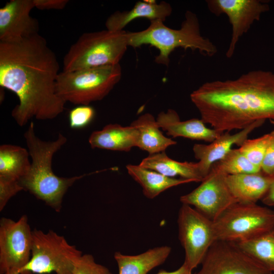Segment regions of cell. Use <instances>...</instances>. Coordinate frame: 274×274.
I'll use <instances>...</instances> for the list:
<instances>
[{"label":"cell","instance_id":"cell-20","mask_svg":"<svg viewBox=\"0 0 274 274\" xmlns=\"http://www.w3.org/2000/svg\"><path fill=\"white\" fill-rule=\"evenodd\" d=\"M172 249L167 246L156 247L134 255L116 252L114 259L119 274H147L163 264L169 256Z\"/></svg>","mask_w":274,"mask_h":274},{"label":"cell","instance_id":"cell-12","mask_svg":"<svg viewBox=\"0 0 274 274\" xmlns=\"http://www.w3.org/2000/svg\"><path fill=\"white\" fill-rule=\"evenodd\" d=\"M195 274H273L233 242L217 240Z\"/></svg>","mask_w":274,"mask_h":274},{"label":"cell","instance_id":"cell-23","mask_svg":"<svg viewBox=\"0 0 274 274\" xmlns=\"http://www.w3.org/2000/svg\"><path fill=\"white\" fill-rule=\"evenodd\" d=\"M128 174L142 187L144 195L153 199L166 190L181 184L195 182L193 180L171 178L139 165L128 164Z\"/></svg>","mask_w":274,"mask_h":274},{"label":"cell","instance_id":"cell-17","mask_svg":"<svg viewBox=\"0 0 274 274\" xmlns=\"http://www.w3.org/2000/svg\"><path fill=\"white\" fill-rule=\"evenodd\" d=\"M274 177L262 171L251 174L226 175L227 185L237 202L256 203L264 196Z\"/></svg>","mask_w":274,"mask_h":274},{"label":"cell","instance_id":"cell-11","mask_svg":"<svg viewBox=\"0 0 274 274\" xmlns=\"http://www.w3.org/2000/svg\"><path fill=\"white\" fill-rule=\"evenodd\" d=\"M226 175L212 166L208 175L197 188L181 196V202L194 207L214 221L237 202L227 185Z\"/></svg>","mask_w":274,"mask_h":274},{"label":"cell","instance_id":"cell-25","mask_svg":"<svg viewBox=\"0 0 274 274\" xmlns=\"http://www.w3.org/2000/svg\"><path fill=\"white\" fill-rule=\"evenodd\" d=\"M235 243L266 269L274 272V227L250 239Z\"/></svg>","mask_w":274,"mask_h":274},{"label":"cell","instance_id":"cell-24","mask_svg":"<svg viewBox=\"0 0 274 274\" xmlns=\"http://www.w3.org/2000/svg\"><path fill=\"white\" fill-rule=\"evenodd\" d=\"M29 152L20 146L4 144L0 146V180L20 182L28 172L31 162Z\"/></svg>","mask_w":274,"mask_h":274},{"label":"cell","instance_id":"cell-19","mask_svg":"<svg viewBox=\"0 0 274 274\" xmlns=\"http://www.w3.org/2000/svg\"><path fill=\"white\" fill-rule=\"evenodd\" d=\"M138 139L137 130L132 125L109 124L101 130L92 132L88 142L93 149L128 152L136 147Z\"/></svg>","mask_w":274,"mask_h":274},{"label":"cell","instance_id":"cell-14","mask_svg":"<svg viewBox=\"0 0 274 274\" xmlns=\"http://www.w3.org/2000/svg\"><path fill=\"white\" fill-rule=\"evenodd\" d=\"M33 8V0H11L0 9V42H17L39 34V22L30 15Z\"/></svg>","mask_w":274,"mask_h":274},{"label":"cell","instance_id":"cell-15","mask_svg":"<svg viewBox=\"0 0 274 274\" xmlns=\"http://www.w3.org/2000/svg\"><path fill=\"white\" fill-rule=\"evenodd\" d=\"M265 120L254 122L237 133L231 134L226 131L210 144H195L193 147L195 158L203 179L209 174L212 165L223 158L234 145L241 146L248 135L255 129L263 124Z\"/></svg>","mask_w":274,"mask_h":274},{"label":"cell","instance_id":"cell-32","mask_svg":"<svg viewBox=\"0 0 274 274\" xmlns=\"http://www.w3.org/2000/svg\"><path fill=\"white\" fill-rule=\"evenodd\" d=\"M35 8L41 10H62L67 3L68 0H33Z\"/></svg>","mask_w":274,"mask_h":274},{"label":"cell","instance_id":"cell-7","mask_svg":"<svg viewBox=\"0 0 274 274\" xmlns=\"http://www.w3.org/2000/svg\"><path fill=\"white\" fill-rule=\"evenodd\" d=\"M82 255L63 236L51 230L44 232L35 229L32 230L31 258L20 274H73Z\"/></svg>","mask_w":274,"mask_h":274},{"label":"cell","instance_id":"cell-1","mask_svg":"<svg viewBox=\"0 0 274 274\" xmlns=\"http://www.w3.org/2000/svg\"><path fill=\"white\" fill-rule=\"evenodd\" d=\"M59 68L55 54L39 34L0 42V86L19 99L11 113L19 126L32 118L53 119L63 112L66 102L56 91Z\"/></svg>","mask_w":274,"mask_h":274},{"label":"cell","instance_id":"cell-2","mask_svg":"<svg viewBox=\"0 0 274 274\" xmlns=\"http://www.w3.org/2000/svg\"><path fill=\"white\" fill-rule=\"evenodd\" d=\"M190 99L203 122L222 132L274 120V73L252 71L236 79L208 82Z\"/></svg>","mask_w":274,"mask_h":274},{"label":"cell","instance_id":"cell-8","mask_svg":"<svg viewBox=\"0 0 274 274\" xmlns=\"http://www.w3.org/2000/svg\"><path fill=\"white\" fill-rule=\"evenodd\" d=\"M217 240L239 243L274 227V211L256 203L236 202L213 221Z\"/></svg>","mask_w":274,"mask_h":274},{"label":"cell","instance_id":"cell-29","mask_svg":"<svg viewBox=\"0 0 274 274\" xmlns=\"http://www.w3.org/2000/svg\"><path fill=\"white\" fill-rule=\"evenodd\" d=\"M94 109L89 105H79L72 109L68 115L70 127L81 129L88 125L94 118Z\"/></svg>","mask_w":274,"mask_h":274},{"label":"cell","instance_id":"cell-31","mask_svg":"<svg viewBox=\"0 0 274 274\" xmlns=\"http://www.w3.org/2000/svg\"><path fill=\"white\" fill-rule=\"evenodd\" d=\"M271 124L274 126V124ZM267 148L261 165V171L266 175L274 177V130Z\"/></svg>","mask_w":274,"mask_h":274},{"label":"cell","instance_id":"cell-4","mask_svg":"<svg viewBox=\"0 0 274 274\" xmlns=\"http://www.w3.org/2000/svg\"><path fill=\"white\" fill-rule=\"evenodd\" d=\"M185 19L180 29L169 28L163 21H150L145 29L136 32H127L128 46L139 47L150 45L159 50L155 61L158 64L168 66L169 56L177 48L197 50L201 54L209 56L217 52L216 46L208 38L201 36L198 19L195 14L187 11Z\"/></svg>","mask_w":274,"mask_h":274},{"label":"cell","instance_id":"cell-33","mask_svg":"<svg viewBox=\"0 0 274 274\" xmlns=\"http://www.w3.org/2000/svg\"><path fill=\"white\" fill-rule=\"evenodd\" d=\"M261 201L266 206H274V181Z\"/></svg>","mask_w":274,"mask_h":274},{"label":"cell","instance_id":"cell-5","mask_svg":"<svg viewBox=\"0 0 274 274\" xmlns=\"http://www.w3.org/2000/svg\"><path fill=\"white\" fill-rule=\"evenodd\" d=\"M128 47L127 32L124 30L84 33L65 55L63 71L120 64Z\"/></svg>","mask_w":274,"mask_h":274},{"label":"cell","instance_id":"cell-16","mask_svg":"<svg viewBox=\"0 0 274 274\" xmlns=\"http://www.w3.org/2000/svg\"><path fill=\"white\" fill-rule=\"evenodd\" d=\"M156 121L160 128L173 138L183 137L211 143L223 133L207 127L201 119L181 121L178 113L171 109L160 112Z\"/></svg>","mask_w":274,"mask_h":274},{"label":"cell","instance_id":"cell-6","mask_svg":"<svg viewBox=\"0 0 274 274\" xmlns=\"http://www.w3.org/2000/svg\"><path fill=\"white\" fill-rule=\"evenodd\" d=\"M122 76L120 64L73 71L58 75L56 91L65 102L89 105L105 98L119 82Z\"/></svg>","mask_w":274,"mask_h":274},{"label":"cell","instance_id":"cell-34","mask_svg":"<svg viewBox=\"0 0 274 274\" xmlns=\"http://www.w3.org/2000/svg\"><path fill=\"white\" fill-rule=\"evenodd\" d=\"M191 270L185 263L183 264L177 269L167 271L164 270H160L156 274H192Z\"/></svg>","mask_w":274,"mask_h":274},{"label":"cell","instance_id":"cell-22","mask_svg":"<svg viewBox=\"0 0 274 274\" xmlns=\"http://www.w3.org/2000/svg\"><path fill=\"white\" fill-rule=\"evenodd\" d=\"M130 125L138 133L136 147L147 151L149 155L164 152L168 147L177 144L162 133L156 119L150 113L141 115Z\"/></svg>","mask_w":274,"mask_h":274},{"label":"cell","instance_id":"cell-9","mask_svg":"<svg viewBox=\"0 0 274 274\" xmlns=\"http://www.w3.org/2000/svg\"><path fill=\"white\" fill-rule=\"evenodd\" d=\"M179 238L185 252V263L191 270L200 264L217 241L213 221L193 207L182 204L178 217Z\"/></svg>","mask_w":274,"mask_h":274},{"label":"cell","instance_id":"cell-27","mask_svg":"<svg viewBox=\"0 0 274 274\" xmlns=\"http://www.w3.org/2000/svg\"><path fill=\"white\" fill-rule=\"evenodd\" d=\"M272 135L271 131L256 139H247L238 149L252 164L261 169L262 163Z\"/></svg>","mask_w":274,"mask_h":274},{"label":"cell","instance_id":"cell-18","mask_svg":"<svg viewBox=\"0 0 274 274\" xmlns=\"http://www.w3.org/2000/svg\"><path fill=\"white\" fill-rule=\"evenodd\" d=\"M172 12L170 5L166 2L139 1L130 10L116 11L111 14L106 20V26L109 30L121 31L131 21L141 18L164 22Z\"/></svg>","mask_w":274,"mask_h":274},{"label":"cell","instance_id":"cell-3","mask_svg":"<svg viewBox=\"0 0 274 274\" xmlns=\"http://www.w3.org/2000/svg\"><path fill=\"white\" fill-rule=\"evenodd\" d=\"M24 137L32 161L28 172L20 180V185L23 190L59 212L68 188L88 174L66 178L58 177L53 172V155L67 142L61 133L54 141H43L36 135L34 124L31 122Z\"/></svg>","mask_w":274,"mask_h":274},{"label":"cell","instance_id":"cell-30","mask_svg":"<svg viewBox=\"0 0 274 274\" xmlns=\"http://www.w3.org/2000/svg\"><path fill=\"white\" fill-rule=\"evenodd\" d=\"M22 190L23 188L19 182L0 180V211L12 197Z\"/></svg>","mask_w":274,"mask_h":274},{"label":"cell","instance_id":"cell-10","mask_svg":"<svg viewBox=\"0 0 274 274\" xmlns=\"http://www.w3.org/2000/svg\"><path fill=\"white\" fill-rule=\"evenodd\" d=\"M32 230L26 215L0 220V274H20L31 256Z\"/></svg>","mask_w":274,"mask_h":274},{"label":"cell","instance_id":"cell-35","mask_svg":"<svg viewBox=\"0 0 274 274\" xmlns=\"http://www.w3.org/2000/svg\"><path fill=\"white\" fill-rule=\"evenodd\" d=\"M271 123H273L274 124V120H271Z\"/></svg>","mask_w":274,"mask_h":274},{"label":"cell","instance_id":"cell-28","mask_svg":"<svg viewBox=\"0 0 274 274\" xmlns=\"http://www.w3.org/2000/svg\"><path fill=\"white\" fill-rule=\"evenodd\" d=\"M73 274H114L106 266L97 263L93 256L83 254L78 260Z\"/></svg>","mask_w":274,"mask_h":274},{"label":"cell","instance_id":"cell-21","mask_svg":"<svg viewBox=\"0 0 274 274\" xmlns=\"http://www.w3.org/2000/svg\"><path fill=\"white\" fill-rule=\"evenodd\" d=\"M139 165L171 178L179 176L195 182L203 180L197 162L176 161L169 157L165 151L149 155Z\"/></svg>","mask_w":274,"mask_h":274},{"label":"cell","instance_id":"cell-13","mask_svg":"<svg viewBox=\"0 0 274 274\" xmlns=\"http://www.w3.org/2000/svg\"><path fill=\"white\" fill-rule=\"evenodd\" d=\"M207 4L210 11L215 15L226 14L232 26L231 40L226 53L228 58L233 55L239 38L269 9L267 2L259 0H208Z\"/></svg>","mask_w":274,"mask_h":274},{"label":"cell","instance_id":"cell-26","mask_svg":"<svg viewBox=\"0 0 274 274\" xmlns=\"http://www.w3.org/2000/svg\"><path fill=\"white\" fill-rule=\"evenodd\" d=\"M212 166L227 175L256 173L261 169L252 164L238 149H231Z\"/></svg>","mask_w":274,"mask_h":274}]
</instances>
